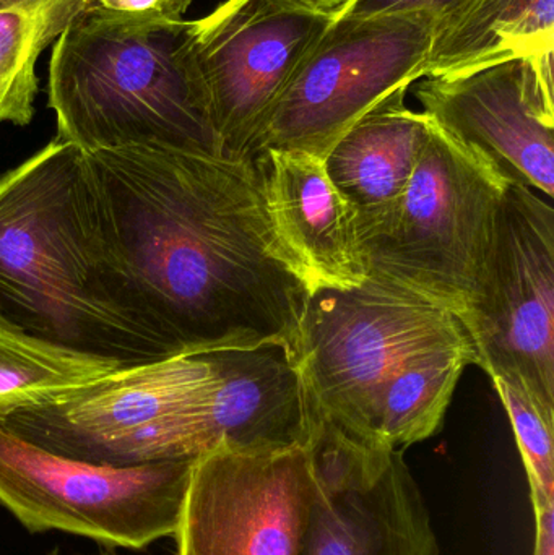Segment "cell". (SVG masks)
I'll list each match as a JSON object with an SVG mask.
<instances>
[{
    "instance_id": "6da1fadb",
    "label": "cell",
    "mask_w": 554,
    "mask_h": 555,
    "mask_svg": "<svg viewBox=\"0 0 554 555\" xmlns=\"http://www.w3.org/2000/svg\"><path fill=\"white\" fill-rule=\"evenodd\" d=\"M107 266L172 356L288 349L305 306L254 159L85 153Z\"/></svg>"
},
{
    "instance_id": "7a4b0ae2",
    "label": "cell",
    "mask_w": 554,
    "mask_h": 555,
    "mask_svg": "<svg viewBox=\"0 0 554 555\" xmlns=\"http://www.w3.org/2000/svg\"><path fill=\"white\" fill-rule=\"evenodd\" d=\"M0 323L123 365L172 356L107 266L85 153L59 137L0 178Z\"/></svg>"
},
{
    "instance_id": "3957f363",
    "label": "cell",
    "mask_w": 554,
    "mask_h": 555,
    "mask_svg": "<svg viewBox=\"0 0 554 555\" xmlns=\"http://www.w3.org/2000/svg\"><path fill=\"white\" fill-rule=\"evenodd\" d=\"M48 104L83 153L159 149L221 155L194 51V22L87 12L52 44Z\"/></svg>"
},
{
    "instance_id": "277c9868",
    "label": "cell",
    "mask_w": 554,
    "mask_h": 555,
    "mask_svg": "<svg viewBox=\"0 0 554 555\" xmlns=\"http://www.w3.org/2000/svg\"><path fill=\"white\" fill-rule=\"evenodd\" d=\"M507 184L431 122L392 215L361 240L368 278L462 322L480 296Z\"/></svg>"
},
{
    "instance_id": "5b68a950",
    "label": "cell",
    "mask_w": 554,
    "mask_h": 555,
    "mask_svg": "<svg viewBox=\"0 0 554 555\" xmlns=\"http://www.w3.org/2000/svg\"><path fill=\"white\" fill-rule=\"evenodd\" d=\"M464 345L472 341L454 313L368 278L308 294L286 354L315 413L371 446L386 382L418 356Z\"/></svg>"
},
{
    "instance_id": "8992f818",
    "label": "cell",
    "mask_w": 554,
    "mask_h": 555,
    "mask_svg": "<svg viewBox=\"0 0 554 555\" xmlns=\"http://www.w3.org/2000/svg\"><path fill=\"white\" fill-rule=\"evenodd\" d=\"M194 462H85L0 427V505L29 533L61 531L142 551L175 537Z\"/></svg>"
},
{
    "instance_id": "52a82bcc",
    "label": "cell",
    "mask_w": 554,
    "mask_h": 555,
    "mask_svg": "<svg viewBox=\"0 0 554 555\" xmlns=\"http://www.w3.org/2000/svg\"><path fill=\"white\" fill-rule=\"evenodd\" d=\"M436 20L415 13L337 16L280 98L254 146L324 159L381 101L423 77Z\"/></svg>"
},
{
    "instance_id": "ba28073f",
    "label": "cell",
    "mask_w": 554,
    "mask_h": 555,
    "mask_svg": "<svg viewBox=\"0 0 554 555\" xmlns=\"http://www.w3.org/2000/svg\"><path fill=\"white\" fill-rule=\"evenodd\" d=\"M204 354L126 365L54 403L18 411L0 427L59 455L130 466L163 426H181L188 459L202 453L201 430L217 388Z\"/></svg>"
},
{
    "instance_id": "9c48e42d",
    "label": "cell",
    "mask_w": 554,
    "mask_h": 555,
    "mask_svg": "<svg viewBox=\"0 0 554 555\" xmlns=\"http://www.w3.org/2000/svg\"><path fill=\"white\" fill-rule=\"evenodd\" d=\"M461 323L475 364L554 411V210L533 189L507 184L480 296Z\"/></svg>"
},
{
    "instance_id": "30bf717a",
    "label": "cell",
    "mask_w": 554,
    "mask_h": 555,
    "mask_svg": "<svg viewBox=\"0 0 554 555\" xmlns=\"http://www.w3.org/2000/svg\"><path fill=\"white\" fill-rule=\"evenodd\" d=\"M334 22L298 0H227L194 20V51L228 159L254 146L312 46Z\"/></svg>"
},
{
    "instance_id": "8fae6325",
    "label": "cell",
    "mask_w": 554,
    "mask_h": 555,
    "mask_svg": "<svg viewBox=\"0 0 554 555\" xmlns=\"http://www.w3.org/2000/svg\"><path fill=\"white\" fill-rule=\"evenodd\" d=\"M309 411L314 494L301 555H438L402 452L358 442Z\"/></svg>"
},
{
    "instance_id": "7c38bea8",
    "label": "cell",
    "mask_w": 554,
    "mask_h": 555,
    "mask_svg": "<svg viewBox=\"0 0 554 555\" xmlns=\"http://www.w3.org/2000/svg\"><path fill=\"white\" fill-rule=\"evenodd\" d=\"M312 494L308 446L210 450L192 466L176 555H301Z\"/></svg>"
},
{
    "instance_id": "4fadbf2b",
    "label": "cell",
    "mask_w": 554,
    "mask_h": 555,
    "mask_svg": "<svg viewBox=\"0 0 554 555\" xmlns=\"http://www.w3.org/2000/svg\"><path fill=\"white\" fill-rule=\"evenodd\" d=\"M553 52L514 57L415 88L423 113L510 184L554 195Z\"/></svg>"
},
{
    "instance_id": "5bb4252c",
    "label": "cell",
    "mask_w": 554,
    "mask_h": 555,
    "mask_svg": "<svg viewBox=\"0 0 554 555\" xmlns=\"http://www.w3.org/2000/svg\"><path fill=\"white\" fill-rule=\"evenodd\" d=\"M273 233L311 294L348 289L368 280L357 221L332 184L324 162L298 152L254 158Z\"/></svg>"
},
{
    "instance_id": "9a60e30c",
    "label": "cell",
    "mask_w": 554,
    "mask_h": 555,
    "mask_svg": "<svg viewBox=\"0 0 554 555\" xmlns=\"http://www.w3.org/2000/svg\"><path fill=\"white\" fill-rule=\"evenodd\" d=\"M217 388L202 423L205 453L306 447L311 411L301 377L283 348L224 349L204 354Z\"/></svg>"
},
{
    "instance_id": "2e32d148",
    "label": "cell",
    "mask_w": 554,
    "mask_h": 555,
    "mask_svg": "<svg viewBox=\"0 0 554 555\" xmlns=\"http://www.w3.org/2000/svg\"><path fill=\"white\" fill-rule=\"evenodd\" d=\"M399 88L368 111L328 150L325 172L357 221L360 243L392 215L431 130Z\"/></svg>"
},
{
    "instance_id": "e0dca14e",
    "label": "cell",
    "mask_w": 554,
    "mask_h": 555,
    "mask_svg": "<svg viewBox=\"0 0 554 555\" xmlns=\"http://www.w3.org/2000/svg\"><path fill=\"white\" fill-rule=\"evenodd\" d=\"M554 51V0H474L436 26L423 77Z\"/></svg>"
},
{
    "instance_id": "ac0fdd59",
    "label": "cell",
    "mask_w": 554,
    "mask_h": 555,
    "mask_svg": "<svg viewBox=\"0 0 554 555\" xmlns=\"http://www.w3.org/2000/svg\"><path fill=\"white\" fill-rule=\"evenodd\" d=\"M474 346L439 349L400 367L381 390L371 426V446L402 452L438 433Z\"/></svg>"
},
{
    "instance_id": "d6986e66",
    "label": "cell",
    "mask_w": 554,
    "mask_h": 555,
    "mask_svg": "<svg viewBox=\"0 0 554 555\" xmlns=\"http://www.w3.org/2000/svg\"><path fill=\"white\" fill-rule=\"evenodd\" d=\"M120 367L126 365L48 345L0 323V421L54 403Z\"/></svg>"
},
{
    "instance_id": "ffe728a7",
    "label": "cell",
    "mask_w": 554,
    "mask_h": 555,
    "mask_svg": "<svg viewBox=\"0 0 554 555\" xmlns=\"http://www.w3.org/2000/svg\"><path fill=\"white\" fill-rule=\"evenodd\" d=\"M93 0H20L0 9V111L28 126L35 114V65L46 48L90 10Z\"/></svg>"
},
{
    "instance_id": "44dd1931",
    "label": "cell",
    "mask_w": 554,
    "mask_h": 555,
    "mask_svg": "<svg viewBox=\"0 0 554 555\" xmlns=\"http://www.w3.org/2000/svg\"><path fill=\"white\" fill-rule=\"evenodd\" d=\"M490 378L510 416L530 492L554 499V411L543 408L516 378Z\"/></svg>"
},
{
    "instance_id": "7402d4cb",
    "label": "cell",
    "mask_w": 554,
    "mask_h": 555,
    "mask_svg": "<svg viewBox=\"0 0 554 555\" xmlns=\"http://www.w3.org/2000/svg\"><path fill=\"white\" fill-rule=\"evenodd\" d=\"M474 0H351L338 16L400 15L415 13L446 22L467 9ZM337 18V16H335ZM436 25V26H438Z\"/></svg>"
},
{
    "instance_id": "603a6c76",
    "label": "cell",
    "mask_w": 554,
    "mask_h": 555,
    "mask_svg": "<svg viewBox=\"0 0 554 555\" xmlns=\"http://www.w3.org/2000/svg\"><path fill=\"white\" fill-rule=\"evenodd\" d=\"M192 0H93L88 12L130 22H182Z\"/></svg>"
},
{
    "instance_id": "cb8c5ba5",
    "label": "cell",
    "mask_w": 554,
    "mask_h": 555,
    "mask_svg": "<svg viewBox=\"0 0 554 555\" xmlns=\"http://www.w3.org/2000/svg\"><path fill=\"white\" fill-rule=\"evenodd\" d=\"M536 512V547L533 555H554V499L530 492Z\"/></svg>"
},
{
    "instance_id": "d4e9b609",
    "label": "cell",
    "mask_w": 554,
    "mask_h": 555,
    "mask_svg": "<svg viewBox=\"0 0 554 555\" xmlns=\"http://www.w3.org/2000/svg\"><path fill=\"white\" fill-rule=\"evenodd\" d=\"M298 2L305 3V5L318 10V12L327 13V15H332L335 18V16L344 12L345 7L351 0H298Z\"/></svg>"
},
{
    "instance_id": "484cf974",
    "label": "cell",
    "mask_w": 554,
    "mask_h": 555,
    "mask_svg": "<svg viewBox=\"0 0 554 555\" xmlns=\"http://www.w3.org/2000/svg\"><path fill=\"white\" fill-rule=\"evenodd\" d=\"M16 2H20V0H0V9H5V7L13 5Z\"/></svg>"
},
{
    "instance_id": "4316f807",
    "label": "cell",
    "mask_w": 554,
    "mask_h": 555,
    "mask_svg": "<svg viewBox=\"0 0 554 555\" xmlns=\"http://www.w3.org/2000/svg\"><path fill=\"white\" fill-rule=\"evenodd\" d=\"M46 555H62V554H61V551L54 550V551H51V553H48ZM98 555H109V554L103 553V554H98Z\"/></svg>"
},
{
    "instance_id": "83f0119b",
    "label": "cell",
    "mask_w": 554,
    "mask_h": 555,
    "mask_svg": "<svg viewBox=\"0 0 554 555\" xmlns=\"http://www.w3.org/2000/svg\"><path fill=\"white\" fill-rule=\"evenodd\" d=\"M7 122L5 116H3L2 111H0V124Z\"/></svg>"
}]
</instances>
